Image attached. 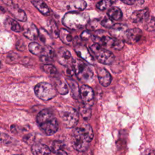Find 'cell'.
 I'll use <instances>...</instances> for the list:
<instances>
[{"label": "cell", "instance_id": "cell-1", "mask_svg": "<svg viewBox=\"0 0 155 155\" xmlns=\"http://www.w3.org/2000/svg\"><path fill=\"white\" fill-rule=\"evenodd\" d=\"M93 138V131L90 125L84 123L74 129L73 134V146L76 150L84 152L88 149Z\"/></svg>", "mask_w": 155, "mask_h": 155}, {"label": "cell", "instance_id": "cell-2", "mask_svg": "<svg viewBox=\"0 0 155 155\" xmlns=\"http://www.w3.org/2000/svg\"><path fill=\"white\" fill-rule=\"evenodd\" d=\"M36 121L41 130L47 135H53L58 131V120L48 109H44L38 114Z\"/></svg>", "mask_w": 155, "mask_h": 155}, {"label": "cell", "instance_id": "cell-3", "mask_svg": "<svg viewBox=\"0 0 155 155\" xmlns=\"http://www.w3.org/2000/svg\"><path fill=\"white\" fill-rule=\"evenodd\" d=\"M88 14L79 12H68L62 19L63 24L72 30H78L87 25L89 22Z\"/></svg>", "mask_w": 155, "mask_h": 155}, {"label": "cell", "instance_id": "cell-4", "mask_svg": "<svg viewBox=\"0 0 155 155\" xmlns=\"http://www.w3.org/2000/svg\"><path fill=\"white\" fill-rule=\"evenodd\" d=\"M34 91L36 96L40 99L48 101L54 98L57 94L56 89L47 82H40L36 85Z\"/></svg>", "mask_w": 155, "mask_h": 155}, {"label": "cell", "instance_id": "cell-5", "mask_svg": "<svg viewBox=\"0 0 155 155\" xmlns=\"http://www.w3.org/2000/svg\"><path fill=\"white\" fill-rule=\"evenodd\" d=\"M74 73L81 81L87 82L91 79L93 73L90 67L81 59H76L72 64Z\"/></svg>", "mask_w": 155, "mask_h": 155}, {"label": "cell", "instance_id": "cell-6", "mask_svg": "<svg viewBox=\"0 0 155 155\" xmlns=\"http://www.w3.org/2000/svg\"><path fill=\"white\" fill-rule=\"evenodd\" d=\"M59 116L64 124L68 128H73L78 123L79 114L74 108L64 107L59 111Z\"/></svg>", "mask_w": 155, "mask_h": 155}, {"label": "cell", "instance_id": "cell-7", "mask_svg": "<svg viewBox=\"0 0 155 155\" xmlns=\"http://www.w3.org/2000/svg\"><path fill=\"white\" fill-rule=\"evenodd\" d=\"M90 49L97 60L103 64L109 65L111 64L114 59V54L110 51L103 48L101 46L96 44L91 45Z\"/></svg>", "mask_w": 155, "mask_h": 155}, {"label": "cell", "instance_id": "cell-8", "mask_svg": "<svg viewBox=\"0 0 155 155\" xmlns=\"http://www.w3.org/2000/svg\"><path fill=\"white\" fill-rule=\"evenodd\" d=\"M110 35H108L106 31L102 30H99L91 36V38L95 44L101 47L107 46L110 47L113 38Z\"/></svg>", "mask_w": 155, "mask_h": 155}, {"label": "cell", "instance_id": "cell-9", "mask_svg": "<svg viewBox=\"0 0 155 155\" xmlns=\"http://www.w3.org/2000/svg\"><path fill=\"white\" fill-rule=\"evenodd\" d=\"M142 32L140 29L138 28H134L128 30L124 35V41L129 44H133L138 42L142 37Z\"/></svg>", "mask_w": 155, "mask_h": 155}, {"label": "cell", "instance_id": "cell-10", "mask_svg": "<svg viewBox=\"0 0 155 155\" xmlns=\"http://www.w3.org/2000/svg\"><path fill=\"white\" fill-rule=\"evenodd\" d=\"M74 50L76 54L83 60L90 64H94V59L88 49L85 45L81 44H77L75 46Z\"/></svg>", "mask_w": 155, "mask_h": 155}, {"label": "cell", "instance_id": "cell-11", "mask_svg": "<svg viewBox=\"0 0 155 155\" xmlns=\"http://www.w3.org/2000/svg\"><path fill=\"white\" fill-rule=\"evenodd\" d=\"M58 61L60 64L64 67L71 66L73 64V58L68 50L64 47L59 48L58 52Z\"/></svg>", "mask_w": 155, "mask_h": 155}, {"label": "cell", "instance_id": "cell-12", "mask_svg": "<svg viewBox=\"0 0 155 155\" xmlns=\"http://www.w3.org/2000/svg\"><path fill=\"white\" fill-rule=\"evenodd\" d=\"M5 2L8 3V4H7L8 5V10L12 14V15L15 17L16 19H18L22 22H24L27 20V15L25 13L18 5L12 4V1Z\"/></svg>", "mask_w": 155, "mask_h": 155}, {"label": "cell", "instance_id": "cell-13", "mask_svg": "<svg viewBox=\"0 0 155 155\" xmlns=\"http://www.w3.org/2000/svg\"><path fill=\"white\" fill-rule=\"evenodd\" d=\"M65 8L70 10V12H78V11H82L87 7V3L85 1L75 0L63 2Z\"/></svg>", "mask_w": 155, "mask_h": 155}, {"label": "cell", "instance_id": "cell-14", "mask_svg": "<svg viewBox=\"0 0 155 155\" xmlns=\"http://www.w3.org/2000/svg\"><path fill=\"white\" fill-rule=\"evenodd\" d=\"M127 26L123 24H114L109 30L110 35L113 38L122 39L124 36L125 33L128 30Z\"/></svg>", "mask_w": 155, "mask_h": 155}, {"label": "cell", "instance_id": "cell-15", "mask_svg": "<svg viewBox=\"0 0 155 155\" xmlns=\"http://www.w3.org/2000/svg\"><path fill=\"white\" fill-rule=\"evenodd\" d=\"M148 8H145L142 10L134 11L130 16V21L133 23H139L143 21H147L150 17Z\"/></svg>", "mask_w": 155, "mask_h": 155}, {"label": "cell", "instance_id": "cell-16", "mask_svg": "<svg viewBox=\"0 0 155 155\" xmlns=\"http://www.w3.org/2000/svg\"><path fill=\"white\" fill-rule=\"evenodd\" d=\"M31 150L33 155H53L51 150L46 145L41 143L33 144Z\"/></svg>", "mask_w": 155, "mask_h": 155}, {"label": "cell", "instance_id": "cell-17", "mask_svg": "<svg viewBox=\"0 0 155 155\" xmlns=\"http://www.w3.org/2000/svg\"><path fill=\"white\" fill-rule=\"evenodd\" d=\"M80 96L83 102L88 104L93 99L94 92L93 89L87 85H82L80 88Z\"/></svg>", "mask_w": 155, "mask_h": 155}, {"label": "cell", "instance_id": "cell-18", "mask_svg": "<svg viewBox=\"0 0 155 155\" xmlns=\"http://www.w3.org/2000/svg\"><path fill=\"white\" fill-rule=\"evenodd\" d=\"M24 35L27 38L35 40L39 36V31L35 25L33 24H27L24 27Z\"/></svg>", "mask_w": 155, "mask_h": 155}, {"label": "cell", "instance_id": "cell-19", "mask_svg": "<svg viewBox=\"0 0 155 155\" xmlns=\"http://www.w3.org/2000/svg\"><path fill=\"white\" fill-rule=\"evenodd\" d=\"M97 77L100 84L104 87L108 86L111 81L110 73L105 68H101L97 70Z\"/></svg>", "mask_w": 155, "mask_h": 155}, {"label": "cell", "instance_id": "cell-20", "mask_svg": "<svg viewBox=\"0 0 155 155\" xmlns=\"http://www.w3.org/2000/svg\"><path fill=\"white\" fill-rule=\"evenodd\" d=\"M40 59L44 63H48L51 62L54 57V50L49 45H45L40 54Z\"/></svg>", "mask_w": 155, "mask_h": 155}, {"label": "cell", "instance_id": "cell-21", "mask_svg": "<svg viewBox=\"0 0 155 155\" xmlns=\"http://www.w3.org/2000/svg\"><path fill=\"white\" fill-rule=\"evenodd\" d=\"M66 81L70 87L73 97L75 99H78L80 96V88H79L78 84L71 78H68Z\"/></svg>", "mask_w": 155, "mask_h": 155}, {"label": "cell", "instance_id": "cell-22", "mask_svg": "<svg viewBox=\"0 0 155 155\" xmlns=\"http://www.w3.org/2000/svg\"><path fill=\"white\" fill-rule=\"evenodd\" d=\"M79 111L84 120H88L91 117V108L88 104L81 103L79 107Z\"/></svg>", "mask_w": 155, "mask_h": 155}, {"label": "cell", "instance_id": "cell-23", "mask_svg": "<svg viewBox=\"0 0 155 155\" xmlns=\"http://www.w3.org/2000/svg\"><path fill=\"white\" fill-rule=\"evenodd\" d=\"M55 88L61 94H67L68 89L66 82L62 78H57L55 81Z\"/></svg>", "mask_w": 155, "mask_h": 155}, {"label": "cell", "instance_id": "cell-24", "mask_svg": "<svg viewBox=\"0 0 155 155\" xmlns=\"http://www.w3.org/2000/svg\"><path fill=\"white\" fill-rule=\"evenodd\" d=\"M59 37L61 41L67 45H70L73 41V37L70 32L65 28H61L59 30Z\"/></svg>", "mask_w": 155, "mask_h": 155}, {"label": "cell", "instance_id": "cell-25", "mask_svg": "<svg viewBox=\"0 0 155 155\" xmlns=\"http://www.w3.org/2000/svg\"><path fill=\"white\" fill-rule=\"evenodd\" d=\"M107 15L111 19L119 21L122 17V13L119 8L117 7H112L108 10Z\"/></svg>", "mask_w": 155, "mask_h": 155}, {"label": "cell", "instance_id": "cell-26", "mask_svg": "<svg viewBox=\"0 0 155 155\" xmlns=\"http://www.w3.org/2000/svg\"><path fill=\"white\" fill-rule=\"evenodd\" d=\"M34 6L43 15H48L50 13V9L47 5L42 1H31Z\"/></svg>", "mask_w": 155, "mask_h": 155}, {"label": "cell", "instance_id": "cell-27", "mask_svg": "<svg viewBox=\"0 0 155 155\" xmlns=\"http://www.w3.org/2000/svg\"><path fill=\"white\" fill-rule=\"evenodd\" d=\"M5 25L7 28L10 29L11 30L15 32H19L21 31V27L18 22L12 18H7L5 22Z\"/></svg>", "mask_w": 155, "mask_h": 155}, {"label": "cell", "instance_id": "cell-28", "mask_svg": "<svg viewBox=\"0 0 155 155\" xmlns=\"http://www.w3.org/2000/svg\"><path fill=\"white\" fill-rule=\"evenodd\" d=\"M41 68L47 74L51 77H55L57 75V70L54 66L50 64H46L41 65Z\"/></svg>", "mask_w": 155, "mask_h": 155}, {"label": "cell", "instance_id": "cell-29", "mask_svg": "<svg viewBox=\"0 0 155 155\" xmlns=\"http://www.w3.org/2000/svg\"><path fill=\"white\" fill-rule=\"evenodd\" d=\"M48 33L52 36L53 38H58L59 36V31L58 30V26L56 22L53 21H51L48 24Z\"/></svg>", "mask_w": 155, "mask_h": 155}, {"label": "cell", "instance_id": "cell-30", "mask_svg": "<svg viewBox=\"0 0 155 155\" xmlns=\"http://www.w3.org/2000/svg\"><path fill=\"white\" fill-rule=\"evenodd\" d=\"M28 49L32 54L35 55H38L41 54L43 48L41 46V45H39L37 42H33L29 44Z\"/></svg>", "mask_w": 155, "mask_h": 155}, {"label": "cell", "instance_id": "cell-31", "mask_svg": "<svg viewBox=\"0 0 155 155\" xmlns=\"http://www.w3.org/2000/svg\"><path fill=\"white\" fill-rule=\"evenodd\" d=\"M39 38L42 42L46 44H49L51 41L50 35L47 31L42 28L40 29L39 31Z\"/></svg>", "mask_w": 155, "mask_h": 155}, {"label": "cell", "instance_id": "cell-32", "mask_svg": "<svg viewBox=\"0 0 155 155\" xmlns=\"http://www.w3.org/2000/svg\"><path fill=\"white\" fill-rule=\"evenodd\" d=\"M144 28L148 31H153L155 30V19L154 17H149L145 21L144 24Z\"/></svg>", "mask_w": 155, "mask_h": 155}, {"label": "cell", "instance_id": "cell-33", "mask_svg": "<svg viewBox=\"0 0 155 155\" xmlns=\"http://www.w3.org/2000/svg\"><path fill=\"white\" fill-rule=\"evenodd\" d=\"M113 2V1L108 0L101 1L96 4V7L100 10H105V9L111 7Z\"/></svg>", "mask_w": 155, "mask_h": 155}, {"label": "cell", "instance_id": "cell-34", "mask_svg": "<svg viewBox=\"0 0 155 155\" xmlns=\"http://www.w3.org/2000/svg\"><path fill=\"white\" fill-rule=\"evenodd\" d=\"M124 46V42L122 39H118L113 38L110 47H111L115 50H120L122 49Z\"/></svg>", "mask_w": 155, "mask_h": 155}, {"label": "cell", "instance_id": "cell-35", "mask_svg": "<svg viewBox=\"0 0 155 155\" xmlns=\"http://www.w3.org/2000/svg\"><path fill=\"white\" fill-rule=\"evenodd\" d=\"M101 25L100 20L94 19L89 22L87 25V28L88 30H95L99 28V27Z\"/></svg>", "mask_w": 155, "mask_h": 155}, {"label": "cell", "instance_id": "cell-36", "mask_svg": "<svg viewBox=\"0 0 155 155\" xmlns=\"http://www.w3.org/2000/svg\"><path fill=\"white\" fill-rule=\"evenodd\" d=\"M64 144L62 142L59 140H55L52 143L51 145V151L56 152L61 150H64Z\"/></svg>", "mask_w": 155, "mask_h": 155}, {"label": "cell", "instance_id": "cell-37", "mask_svg": "<svg viewBox=\"0 0 155 155\" xmlns=\"http://www.w3.org/2000/svg\"><path fill=\"white\" fill-rule=\"evenodd\" d=\"M100 21L101 25L106 28H110L114 25L113 21L108 17H104L102 19V20H100Z\"/></svg>", "mask_w": 155, "mask_h": 155}, {"label": "cell", "instance_id": "cell-38", "mask_svg": "<svg viewBox=\"0 0 155 155\" xmlns=\"http://www.w3.org/2000/svg\"><path fill=\"white\" fill-rule=\"evenodd\" d=\"M91 36V34H90V32L88 30H86V31H84L81 35V38L82 40H84V41H86V40H88L90 37Z\"/></svg>", "mask_w": 155, "mask_h": 155}, {"label": "cell", "instance_id": "cell-39", "mask_svg": "<svg viewBox=\"0 0 155 155\" xmlns=\"http://www.w3.org/2000/svg\"><path fill=\"white\" fill-rule=\"evenodd\" d=\"M140 155H155V150L151 148H148L144 150Z\"/></svg>", "mask_w": 155, "mask_h": 155}, {"label": "cell", "instance_id": "cell-40", "mask_svg": "<svg viewBox=\"0 0 155 155\" xmlns=\"http://www.w3.org/2000/svg\"><path fill=\"white\" fill-rule=\"evenodd\" d=\"M15 56H16V54H9L7 57V61L8 62H15Z\"/></svg>", "mask_w": 155, "mask_h": 155}, {"label": "cell", "instance_id": "cell-41", "mask_svg": "<svg viewBox=\"0 0 155 155\" xmlns=\"http://www.w3.org/2000/svg\"><path fill=\"white\" fill-rule=\"evenodd\" d=\"M53 153V152H52ZM53 155H68L64 150H61L56 152H53Z\"/></svg>", "mask_w": 155, "mask_h": 155}, {"label": "cell", "instance_id": "cell-42", "mask_svg": "<svg viewBox=\"0 0 155 155\" xmlns=\"http://www.w3.org/2000/svg\"><path fill=\"white\" fill-rule=\"evenodd\" d=\"M122 2L127 4V5H133V4H134V3L136 2V1H134V0H126V1L122 0Z\"/></svg>", "mask_w": 155, "mask_h": 155}]
</instances>
